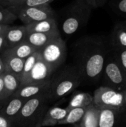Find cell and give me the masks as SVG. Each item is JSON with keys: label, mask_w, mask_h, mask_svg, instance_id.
<instances>
[{"label": "cell", "mask_w": 126, "mask_h": 127, "mask_svg": "<svg viewBox=\"0 0 126 127\" xmlns=\"http://www.w3.org/2000/svg\"><path fill=\"white\" fill-rule=\"evenodd\" d=\"M110 49L109 40L102 36H85L74 42V64L79 68L84 82L95 83L102 78Z\"/></svg>", "instance_id": "obj_1"}, {"label": "cell", "mask_w": 126, "mask_h": 127, "mask_svg": "<svg viewBox=\"0 0 126 127\" xmlns=\"http://www.w3.org/2000/svg\"><path fill=\"white\" fill-rule=\"evenodd\" d=\"M50 81L48 96L51 103L73 92L83 82V79L79 68L73 64L57 69Z\"/></svg>", "instance_id": "obj_2"}, {"label": "cell", "mask_w": 126, "mask_h": 127, "mask_svg": "<svg viewBox=\"0 0 126 127\" xmlns=\"http://www.w3.org/2000/svg\"><path fill=\"white\" fill-rule=\"evenodd\" d=\"M92 7L86 0H74L60 14V29L65 36H71L83 28L91 16Z\"/></svg>", "instance_id": "obj_3"}, {"label": "cell", "mask_w": 126, "mask_h": 127, "mask_svg": "<svg viewBox=\"0 0 126 127\" xmlns=\"http://www.w3.org/2000/svg\"><path fill=\"white\" fill-rule=\"evenodd\" d=\"M50 103L48 92L26 100L19 114L16 126L39 127Z\"/></svg>", "instance_id": "obj_4"}, {"label": "cell", "mask_w": 126, "mask_h": 127, "mask_svg": "<svg viewBox=\"0 0 126 127\" xmlns=\"http://www.w3.org/2000/svg\"><path fill=\"white\" fill-rule=\"evenodd\" d=\"M39 51L53 73L62 65L67 58L66 43L61 36L52 39Z\"/></svg>", "instance_id": "obj_5"}, {"label": "cell", "mask_w": 126, "mask_h": 127, "mask_svg": "<svg viewBox=\"0 0 126 127\" xmlns=\"http://www.w3.org/2000/svg\"><path fill=\"white\" fill-rule=\"evenodd\" d=\"M103 86L118 92L126 89V76L110 49L102 71Z\"/></svg>", "instance_id": "obj_6"}, {"label": "cell", "mask_w": 126, "mask_h": 127, "mask_svg": "<svg viewBox=\"0 0 126 127\" xmlns=\"http://www.w3.org/2000/svg\"><path fill=\"white\" fill-rule=\"evenodd\" d=\"M19 19L24 25L36 22L56 16V12L50 6V4H45L38 6L30 7H8Z\"/></svg>", "instance_id": "obj_7"}, {"label": "cell", "mask_w": 126, "mask_h": 127, "mask_svg": "<svg viewBox=\"0 0 126 127\" xmlns=\"http://www.w3.org/2000/svg\"><path fill=\"white\" fill-rule=\"evenodd\" d=\"M93 96L94 103L100 106H113L123 109V92L102 86L94 91Z\"/></svg>", "instance_id": "obj_8"}, {"label": "cell", "mask_w": 126, "mask_h": 127, "mask_svg": "<svg viewBox=\"0 0 126 127\" xmlns=\"http://www.w3.org/2000/svg\"><path fill=\"white\" fill-rule=\"evenodd\" d=\"M25 101L26 100L14 95L0 100V112L13 123V127L16 126L19 114Z\"/></svg>", "instance_id": "obj_9"}, {"label": "cell", "mask_w": 126, "mask_h": 127, "mask_svg": "<svg viewBox=\"0 0 126 127\" xmlns=\"http://www.w3.org/2000/svg\"><path fill=\"white\" fill-rule=\"evenodd\" d=\"M50 79L22 85L13 95L25 100H27L40 94L48 92L50 89Z\"/></svg>", "instance_id": "obj_10"}, {"label": "cell", "mask_w": 126, "mask_h": 127, "mask_svg": "<svg viewBox=\"0 0 126 127\" xmlns=\"http://www.w3.org/2000/svg\"><path fill=\"white\" fill-rule=\"evenodd\" d=\"M0 57L4 64V70L13 73L21 78L25 60L14 55L9 48H6L0 53Z\"/></svg>", "instance_id": "obj_11"}, {"label": "cell", "mask_w": 126, "mask_h": 127, "mask_svg": "<svg viewBox=\"0 0 126 127\" xmlns=\"http://www.w3.org/2000/svg\"><path fill=\"white\" fill-rule=\"evenodd\" d=\"M53 74V73L52 72L50 67L43 60L42 56L40 55V57L36 63L30 74L22 85L33 82H40L49 80L50 79Z\"/></svg>", "instance_id": "obj_12"}, {"label": "cell", "mask_w": 126, "mask_h": 127, "mask_svg": "<svg viewBox=\"0 0 126 127\" xmlns=\"http://www.w3.org/2000/svg\"><path fill=\"white\" fill-rule=\"evenodd\" d=\"M69 109L65 108H61L56 106L49 107L39 124V127H52L58 125L59 122L61 121L68 113Z\"/></svg>", "instance_id": "obj_13"}, {"label": "cell", "mask_w": 126, "mask_h": 127, "mask_svg": "<svg viewBox=\"0 0 126 127\" xmlns=\"http://www.w3.org/2000/svg\"><path fill=\"white\" fill-rule=\"evenodd\" d=\"M61 36L60 32L42 33V32H27L25 40L32 45L37 50L41 49L52 39Z\"/></svg>", "instance_id": "obj_14"}, {"label": "cell", "mask_w": 126, "mask_h": 127, "mask_svg": "<svg viewBox=\"0 0 126 127\" xmlns=\"http://www.w3.org/2000/svg\"><path fill=\"white\" fill-rule=\"evenodd\" d=\"M25 25L26 27L27 32H42V33L60 32L58 28V23L56 17L36 22H32Z\"/></svg>", "instance_id": "obj_15"}, {"label": "cell", "mask_w": 126, "mask_h": 127, "mask_svg": "<svg viewBox=\"0 0 126 127\" xmlns=\"http://www.w3.org/2000/svg\"><path fill=\"white\" fill-rule=\"evenodd\" d=\"M27 34V31L25 25L16 27L10 26L4 33L7 48H12L25 40Z\"/></svg>", "instance_id": "obj_16"}, {"label": "cell", "mask_w": 126, "mask_h": 127, "mask_svg": "<svg viewBox=\"0 0 126 127\" xmlns=\"http://www.w3.org/2000/svg\"><path fill=\"white\" fill-rule=\"evenodd\" d=\"M100 108L96 103L88 106L81 121L76 127H99Z\"/></svg>", "instance_id": "obj_17"}, {"label": "cell", "mask_w": 126, "mask_h": 127, "mask_svg": "<svg viewBox=\"0 0 126 127\" xmlns=\"http://www.w3.org/2000/svg\"><path fill=\"white\" fill-rule=\"evenodd\" d=\"M3 78L4 84V92L2 100L13 95L22 86L19 77L6 70L3 71Z\"/></svg>", "instance_id": "obj_18"}, {"label": "cell", "mask_w": 126, "mask_h": 127, "mask_svg": "<svg viewBox=\"0 0 126 127\" xmlns=\"http://www.w3.org/2000/svg\"><path fill=\"white\" fill-rule=\"evenodd\" d=\"M109 42L111 47L126 48V22L118 23L114 26Z\"/></svg>", "instance_id": "obj_19"}, {"label": "cell", "mask_w": 126, "mask_h": 127, "mask_svg": "<svg viewBox=\"0 0 126 127\" xmlns=\"http://www.w3.org/2000/svg\"><path fill=\"white\" fill-rule=\"evenodd\" d=\"M94 103V96L87 92H75L71 98L67 108L71 110L77 107H88Z\"/></svg>", "instance_id": "obj_20"}, {"label": "cell", "mask_w": 126, "mask_h": 127, "mask_svg": "<svg viewBox=\"0 0 126 127\" xmlns=\"http://www.w3.org/2000/svg\"><path fill=\"white\" fill-rule=\"evenodd\" d=\"M87 108L88 107H77L69 110L68 115L61 121L59 122L58 125L68 124L76 127V125L81 121Z\"/></svg>", "instance_id": "obj_21"}, {"label": "cell", "mask_w": 126, "mask_h": 127, "mask_svg": "<svg viewBox=\"0 0 126 127\" xmlns=\"http://www.w3.org/2000/svg\"><path fill=\"white\" fill-rule=\"evenodd\" d=\"M8 48L14 55L25 60L29 56H30L32 54H33L35 51H38L36 48H34L26 40H24L22 42L17 44L16 45Z\"/></svg>", "instance_id": "obj_22"}, {"label": "cell", "mask_w": 126, "mask_h": 127, "mask_svg": "<svg viewBox=\"0 0 126 127\" xmlns=\"http://www.w3.org/2000/svg\"><path fill=\"white\" fill-rule=\"evenodd\" d=\"M40 55H41L40 51L38 50V51H35L33 54H32L30 56H29L27 58L25 59L23 71H22V76L20 78L21 84H22L25 81V80L27 78V77L30 74L33 68L34 67L36 63L37 62V60L40 57Z\"/></svg>", "instance_id": "obj_23"}, {"label": "cell", "mask_w": 126, "mask_h": 127, "mask_svg": "<svg viewBox=\"0 0 126 127\" xmlns=\"http://www.w3.org/2000/svg\"><path fill=\"white\" fill-rule=\"evenodd\" d=\"M16 19L17 16L13 13L8 7H4L0 4V23L10 25L13 23Z\"/></svg>", "instance_id": "obj_24"}, {"label": "cell", "mask_w": 126, "mask_h": 127, "mask_svg": "<svg viewBox=\"0 0 126 127\" xmlns=\"http://www.w3.org/2000/svg\"><path fill=\"white\" fill-rule=\"evenodd\" d=\"M111 50L126 76V48L111 46Z\"/></svg>", "instance_id": "obj_25"}, {"label": "cell", "mask_w": 126, "mask_h": 127, "mask_svg": "<svg viewBox=\"0 0 126 127\" xmlns=\"http://www.w3.org/2000/svg\"><path fill=\"white\" fill-rule=\"evenodd\" d=\"M53 0H24L22 2L13 5V7H30V6H38L45 4H50ZM12 7V6H10Z\"/></svg>", "instance_id": "obj_26"}, {"label": "cell", "mask_w": 126, "mask_h": 127, "mask_svg": "<svg viewBox=\"0 0 126 127\" xmlns=\"http://www.w3.org/2000/svg\"><path fill=\"white\" fill-rule=\"evenodd\" d=\"M112 4L116 12L126 15V0H114Z\"/></svg>", "instance_id": "obj_27"}, {"label": "cell", "mask_w": 126, "mask_h": 127, "mask_svg": "<svg viewBox=\"0 0 126 127\" xmlns=\"http://www.w3.org/2000/svg\"><path fill=\"white\" fill-rule=\"evenodd\" d=\"M13 123L0 112V127H12Z\"/></svg>", "instance_id": "obj_28"}, {"label": "cell", "mask_w": 126, "mask_h": 127, "mask_svg": "<svg viewBox=\"0 0 126 127\" xmlns=\"http://www.w3.org/2000/svg\"><path fill=\"white\" fill-rule=\"evenodd\" d=\"M86 1L93 9L102 7L106 2V0H86Z\"/></svg>", "instance_id": "obj_29"}, {"label": "cell", "mask_w": 126, "mask_h": 127, "mask_svg": "<svg viewBox=\"0 0 126 127\" xmlns=\"http://www.w3.org/2000/svg\"><path fill=\"white\" fill-rule=\"evenodd\" d=\"M24 0H0V4L3 5L4 7H8L10 6L16 5L20 2H22Z\"/></svg>", "instance_id": "obj_30"}, {"label": "cell", "mask_w": 126, "mask_h": 127, "mask_svg": "<svg viewBox=\"0 0 126 127\" xmlns=\"http://www.w3.org/2000/svg\"><path fill=\"white\" fill-rule=\"evenodd\" d=\"M6 48H7V45L5 39V35L4 33L0 35V53H1Z\"/></svg>", "instance_id": "obj_31"}, {"label": "cell", "mask_w": 126, "mask_h": 127, "mask_svg": "<svg viewBox=\"0 0 126 127\" xmlns=\"http://www.w3.org/2000/svg\"><path fill=\"white\" fill-rule=\"evenodd\" d=\"M4 92V78L3 73L0 75V100H2Z\"/></svg>", "instance_id": "obj_32"}, {"label": "cell", "mask_w": 126, "mask_h": 127, "mask_svg": "<svg viewBox=\"0 0 126 127\" xmlns=\"http://www.w3.org/2000/svg\"><path fill=\"white\" fill-rule=\"evenodd\" d=\"M10 27V25H7V24H1L0 23V35L5 33L6 31Z\"/></svg>", "instance_id": "obj_33"}, {"label": "cell", "mask_w": 126, "mask_h": 127, "mask_svg": "<svg viewBox=\"0 0 126 127\" xmlns=\"http://www.w3.org/2000/svg\"><path fill=\"white\" fill-rule=\"evenodd\" d=\"M124 95V100H123V109L126 111V89L123 92Z\"/></svg>", "instance_id": "obj_34"}, {"label": "cell", "mask_w": 126, "mask_h": 127, "mask_svg": "<svg viewBox=\"0 0 126 127\" xmlns=\"http://www.w3.org/2000/svg\"><path fill=\"white\" fill-rule=\"evenodd\" d=\"M4 71V64L2 63V60L0 57V73L3 72Z\"/></svg>", "instance_id": "obj_35"}, {"label": "cell", "mask_w": 126, "mask_h": 127, "mask_svg": "<svg viewBox=\"0 0 126 127\" xmlns=\"http://www.w3.org/2000/svg\"><path fill=\"white\" fill-rule=\"evenodd\" d=\"M2 73H3V72H1V73H0V75H1V74H2Z\"/></svg>", "instance_id": "obj_36"}]
</instances>
